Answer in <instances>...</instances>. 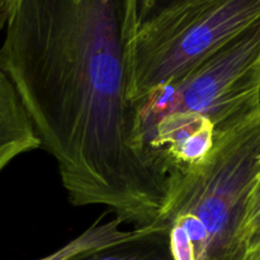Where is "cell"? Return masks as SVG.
<instances>
[{"instance_id":"2","label":"cell","mask_w":260,"mask_h":260,"mask_svg":"<svg viewBox=\"0 0 260 260\" xmlns=\"http://www.w3.org/2000/svg\"><path fill=\"white\" fill-rule=\"evenodd\" d=\"M260 168V114L218 137L196 169L170 177L160 222L174 260H244V223Z\"/></svg>"},{"instance_id":"9","label":"cell","mask_w":260,"mask_h":260,"mask_svg":"<svg viewBox=\"0 0 260 260\" xmlns=\"http://www.w3.org/2000/svg\"><path fill=\"white\" fill-rule=\"evenodd\" d=\"M182 2H185V0H137L135 23L142 22V20L157 14L161 10Z\"/></svg>"},{"instance_id":"3","label":"cell","mask_w":260,"mask_h":260,"mask_svg":"<svg viewBox=\"0 0 260 260\" xmlns=\"http://www.w3.org/2000/svg\"><path fill=\"white\" fill-rule=\"evenodd\" d=\"M126 32L128 99L135 104L177 80L260 20V0H185Z\"/></svg>"},{"instance_id":"5","label":"cell","mask_w":260,"mask_h":260,"mask_svg":"<svg viewBox=\"0 0 260 260\" xmlns=\"http://www.w3.org/2000/svg\"><path fill=\"white\" fill-rule=\"evenodd\" d=\"M41 147L29 116L0 66V173L19 155Z\"/></svg>"},{"instance_id":"7","label":"cell","mask_w":260,"mask_h":260,"mask_svg":"<svg viewBox=\"0 0 260 260\" xmlns=\"http://www.w3.org/2000/svg\"><path fill=\"white\" fill-rule=\"evenodd\" d=\"M74 260H174L168 245L167 234L161 233L134 243L122 244L85 254Z\"/></svg>"},{"instance_id":"10","label":"cell","mask_w":260,"mask_h":260,"mask_svg":"<svg viewBox=\"0 0 260 260\" xmlns=\"http://www.w3.org/2000/svg\"><path fill=\"white\" fill-rule=\"evenodd\" d=\"M20 0H0V28H5Z\"/></svg>"},{"instance_id":"6","label":"cell","mask_w":260,"mask_h":260,"mask_svg":"<svg viewBox=\"0 0 260 260\" xmlns=\"http://www.w3.org/2000/svg\"><path fill=\"white\" fill-rule=\"evenodd\" d=\"M124 225L126 223L116 216L109 220H104V215L101 216L80 235L53 253L37 260H74L102 249L134 243L161 233L167 234V226L162 222L132 229H124Z\"/></svg>"},{"instance_id":"8","label":"cell","mask_w":260,"mask_h":260,"mask_svg":"<svg viewBox=\"0 0 260 260\" xmlns=\"http://www.w3.org/2000/svg\"><path fill=\"white\" fill-rule=\"evenodd\" d=\"M246 245L248 249L260 244V168L255 182L251 188L250 197L246 210L245 223H244Z\"/></svg>"},{"instance_id":"4","label":"cell","mask_w":260,"mask_h":260,"mask_svg":"<svg viewBox=\"0 0 260 260\" xmlns=\"http://www.w3.org/2000/svg\"><path fill=\"white\" fill-rule=\"evenodd\" d=\"M132 139L160 117L190 112L221 137L260 114V20L177 80L132 104Z\"/></svg>"},{"instance_id":"11","label":"cell","mask_w":260,"mask_h":260,"mask_svg":"<svg viewBox=\"0 0 260 260\" xmlns=\"http://www.w3.org/2000/svg\"><path fill=\"white\" fill-rule=\"evenodd\" d=\"M244 260H260V244L248 249Z\"/></svg>"},{"instance_id":"1","label":"cell","mask_w":260,"mask_h":260,"mask_svg":"<svg viewBox=\"0 0 260 260\" xmlns=\"http://www.w3.org/2000/svg\"><path fill=\"white\" fill-rule=\"evenodd\" d=\"M137 0H20L0 66L55 159L75 207L106 206L132 228L155 225L170 178L135 147L126 32Z\"/></svg>"}]
</instances>
